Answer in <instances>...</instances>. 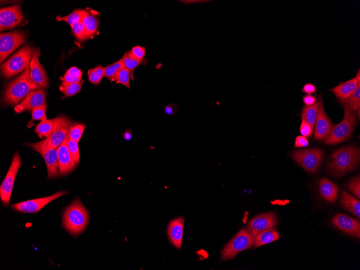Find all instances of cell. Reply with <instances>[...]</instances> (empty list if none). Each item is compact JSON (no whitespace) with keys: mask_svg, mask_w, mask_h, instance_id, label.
Returning <instances> with one entry per match:
<instances>
[{"mask_svg":"<svg viewBox=\"0 0 360 270\" xmlns=\"http://www.w3.org/2000/svg\"><path fill=\"white\" fill-rule=\"evenodd\" d=\"M124 68L122 59L104 68V77L112 80L115 76L122 68Z\"/></svg>","mask_w":360,"mask_h":270,"instance_id":"cell-33","label":"cell"},{"mask_svg":"<svg viewBox=\"0 0 360 270\" xmlns=\"http://www.w3.org/2000/svg\"><path fill=\"white\" fill-rule=\"evenodd\" d=\"M68 193V192L67 191H59L50 196L26 200V202L12 204L10 206L13 210L20 212L36 213L53 200L65 196Z\"/></svg>","mask_w":360,"mask_h":270,"instance_id":"cell-12","label":"cell"},{"mask_svg":"<svg viewBox=\"0 0 360 270\" xmlns=\"http://www.w3.org/2000/svg\"><path fill=\"white\" fill-rule=\"evenodd\" d=\"M69 139L68 132L64 140L58 148L59 162V175L64 176L72 172L78 166L68 150V143Z\"/></svg>","mask_w":360,"mask_h":270,"instance_id":"cell-16","label":"cell"},{"mask_svg":"<svg viewBox=\"0 0 360 270\" xmlns=\"http://www.w3.org/2000/svg\"><path fill=\"white\" fill-rule=\"evenodd\" d=\"M332 222L339 230L360 239V224L354 218L346 214H338L332 219Z\"/></svg>","mask_w":360,"mask_h":270,"instance_id":"cell-17","label":"cell"},{"mask_svg":"<svg viewBox=\"0 0 360 270\" xmlns=\"http://www.w3.org/2000/svg\"><path fill=\"white\" fill-rule=\"evenodd\" d=\"M280 238L279 233L273 229L262 232L254 238V246L258 248L267 244Z\"/></svg>","mask_w":360,"mask_h":270,"instance_id":"cell-25","label":"cell"},{"mask_svg":"<svg viewBox=\"0 0 360 270\" xmlns=\"http://www.w3.org/2000/svg\"><path fill=\"white\" fill-rule=\"evenodd\" d=\"M87 10H75L70 14L62 18V20H64L72 26L75 24L82 22L83 18L86 16Z\"/></svg>","mask_w":360,"mask_h":270,"instance_id":"cell-34","label":"cell"},{"mask_svg":"<svg viewBox=\"0 0 360 270\" xmlns=\"http://www.w3.org/2000/svg\"><path fill=\"white\" fill-rule=\"evenodd\" d=\"M132 136V133L131 130H128L124 132L122 134L123 138L126 140H130Z\"/></svg>","mask_w":360,"mask_h":270,"instance_id":"cell-47","label":"cell"},{"mask_svg":"<svg viewBox=\"0 0 360 270\" xmlns=\"http://www.w3.org/2000/svg\"><path fill=\"white\" fill-rule=\"evenodd\" d=\"M340 204L344 210L354 214L358 219H360V202L359 199L352 196L347 192L342 190Z\"/></svg>","mask_w":360,"mask_h":270,"instance_id":"cell-23","label":"cell"},{"mask_svg":"<svg viewBox=\"0 0 360 270\" xmlns=\"http://www.w3.org/2000/svg\"><path fill=\"white\" fill-rule=\"evenodd\" d=\"M54 126V120H46L41 121L34 131L40 138H47L52 134Z\"/></svg>","mask_w":360,"mask_h":270,"instance_id":"cell-27","label":"cell"},{"mask_svg":"<svg viewBox=\"0 0 360 270\" xmlns=\"http://www.w3.org/2000/svg\"><path fill=\"white\" fill-rule=\"evenodd\" d=\"M358 81L356 78L346 82L340 83L338 86L329 90L337 98L343 100L348 99L354 92L358 84Z\"/></svg>","mask_w":360,"mask_h":270,"instance_id":"cell-21","label":"cell"},{"mask_svg":"<svg viewBox=\"0 0 360 270\" xmlns=\"http://www.w3.org/2000/svg\"><path fill=\"white\" fill-rule=\"evenodd\" d=\"M47 106L46 100V92L43 89L34 91L15 107L16 112L18 114L25 112H30L34 108L42 106Z\"/></svg>","mask_w":360,"mask_h":270,"instance_id":"cell-18","label":"cell"},{"mask_svg":"<svg viewBox=\"0 0 360 270\" xmlns=\"http://www.w3.org/2000/svg\"><path fill=\"white\" fill-rule=\"evenodd\" d=\"M68 146L74 160L78 164L80 162V154L78 142L68 139Z\"/></svg>","mask_w":360,"mask_h":270,"instance_id":"cell-37","label":"cell"},{"mask_svg":"<svg viewBox=\"0 0 360 270\" xmlns=\"http://www.w3.org/2000/svg\"><path fill=\"white\" fill-rule=\"evenodd\" d=\"M88 80L92 84L98 85L105 76L104 68L100 66L90 69L88 72Z\"/></svg>","mask_w":360,"mask_h":270,"instance_id":"cell-30","label":"cell"},{"mask_svg":"<svg viewBox=\"0 0 360 270\" xmlns=\"http://www.w3.org/2000/svg\"><path fill=\"white\" fill-rule=\"evenodd\" d=\"M54 120V129L52 134L44 140L47 146L58 148L64 142L72 122L64 116H60Z\"/></svg>","mask_w":360,"mask_h":270,"instance_id":"cell-9","label":"cell"},{"mask_svg":"<svg viewBox=\"0 0 360 270\" xmlns=\"http://www.w3.org/2000/svg\"><path fill=\"white\" fill-rule=\"evenodd\" d=\"M82 82L66 83L62 82L60 87V91L63 92L66 98L74 96L81 91Z\"/></svg>","mask_w":360,"mask_h":270,"instance_id":"cell-29","label":"cell"},{"mask_svg":"<svg viewBox=\"0 0 360 270\" xmlns=\"http://www.w3.org/2000/svg\"><path fill=\"white\" fill-rule=\"evenodd\" d=\"M22 162L18 152L13 156L9 170L0 188V198L4 206H8L10 202L14 184Z\"/></svg>","mask_w":360,"mask_h":270,"instance_id":"cell-10","label":"cell"},{"mask_svg":"<svg viewBox=\"0 0 360 270\" xmlns=\"http://www.w3.org/2000/svg\"><path fill=\"white\" fill-rule=\"evenodd\" d=\"M278 220L274 212L262 214L255 217L247 224V230L254 238L256 235L266 230L273 229Z\"/></svg>","mask_w":360,"mask_h":270,"instance_id":"cell-14","label":"cell"},{"mask_svg":"<svg viewBox=\"0 0 360 270\" xmlns=\"http://www.w3.org/2000/svg\"><path fill=\"white\" fill-rule=\"evenodd\" d=\"M82 22L85 26L88 38L94 36L98 30L99 25L98 19L88 11L82 20Z\"/></svg>","mask_w":360,"mask_h":270,"instance_id":"cell-26","label":"cell"},{"mask_svg":"<svg viewBox=\"0 0 360 270\" xmlns=\"http://www.w3.org/2000/svg\"><path fill=\"white\" fill-rule=\"evenodd\" d=\"M302 92L308 94H311L316 92V87L311 83H308L304 86Z\"/></svg>","mask_w":360,"mask_h":270,"instance_id":"cell-46","label":"cell"},{"mask_svg":"<svg viewBox=\"0 0 360 270\" xmlns=\"http://www.w3.org/2000/svg\"><path fill=\"white\" fill-rule=\"evenodd\" d=\"M302 100L306 106H313L317 100L315 96H312L310 94L304 96Z\"/></svg>","mask_w":360,"mask_h":270,"instance_id":"cell-45","label":"cell"},{"mask_svg":"<svg viewBox=\"0 0 360 270\" xmlns=\"http://www.w3.org/2000/svg\"><path fill=\"white\" fill-rule=\"evenodd\" d=\"M26 40V34L22 32H2L0 34V61H1V64H2L9 55L17 48L24 44Z\"/></svg>","mask_w":360,"mask_h":270,"instance_id":"cell-11","label":"cell"},{"mask_svg":"<svg viewBox=\"0 0 360 270\" xmlns=\"http://www.w3.org/2000/svg\"><path fill=\"white\" fill-rule=\"evenodd\" d=\"M66 74H67L73 78H82V72L79 68L76 67H72L69 68L68 70L66 72Z\"/></svg>","mask_w":360,"mask_h":270,"instance_id":"cell-43","label":"cell"},{"mask_svg":"<svg viewBox=\"0 0 360 270\" xmlns=\"http://www.w3.org/2000/svg\"><path fill=\"white\" fill-rule=\"evenodd\" d=\"M318 99L320 102V106L314 128V136L317 140H325L330 134L334 126L325 112L322 96H318Z\"/></svg>","mask_w":360,"mask_h":270,"instance_id":"cell-15","label":"cell"},{"mask_svg":"<svg viewBox=\"0 0 360 270\" xmlns=\"http://www.w3.org/2000/svg\"><path fill=\"white\" fill-rule=\"evenodd\" d=\"M360 150L356 147L338 149L330 156L328 171L332 175L342 176L356 168L360 163Z\"/></svg>","mask_w":360,"mask_h":270,"instance_id":"cell-2","label":"cell"},{"mask_svg":"<svg viewBox=\"0 0 360 270\" xmlns=\"http://www.w3.org/2000/svg\"><path fill=\"white\" fill-rule=\"evenodd\" d=\"M319 106L320 102L318 99L314 105L304 106L301 112L302 120L306 121L310 124L314 130L317 119L318 110H319Z\"/></svg>","mask_w":360,"mask_h":270,"instance_id":"cell-24","label":"cell"},{"mask_svg":"<svg viewBox=\"0 0 360 270\" xmlns=\"http://www.w3.org/2000/svg\"><path fill=\"white\" fill-rule=\"evenodd\" d=\"M254 238L247 230L242 229L224 246L222 252L221 260H232L240 252L252 248Z\"/></svg>","mask_w":360,"mask_h":270,"instance_id":"cell-6","label":"cell"},{"mask_svg":"<svg viewBox=\"0 0 360 270\" xmlns=\"http://www.w3.org/2000/svg\"><path fill=\"white\" fill-rule=\"evenodd\" d=\"M356 78L358 81L360 82V69H359V70H358V74H356Z\"/></svg>","mask_w":360,"mask_h":270,"instance_id":"cell-48","label":"cell"},{"mask_svg":"<svg viewBox=\"0 0 360 270\" xmlns=\"http://www.w3.org/2000/svg\"><path fill=\"white\" fill-rule=\"evenodd\" d=\"M340 104H344L352 110H356L360 106V82L354 92L348 99L340 100Z\"/></svg>","mask_w":360,"mask_h":270,"instance_id":"cell-28","label":"cell"},{"mask_svg":"<svg viewBox=\"0 0 360 270\" xmlns=\"http://www.w3.org/2000/svg\"><path fill=\"white\" fill-rule=\"evenodd\" d=\"M30 72V66L6 88L4 96L6 104L16 106L31 92L42 89V87L31 78Z\"/></svg>","mask_w":360,"mask_h":270,"instance_id":"cell-1","label":"cell"},{"mask_svg":"<svg viewBox=\"0 0 360 270\" xmlns=\"http://www.w3.org/2000/svg\"><path fill=\"white\" fill-rule=\"evenodd\" d=\"M309 144V142L306 137L302 136H298L295 140L294 148H306Z\"/></svg>","mask_w":360,"mask_h":270,"instance_id":"cell-42","label":"cell"},{"mask_svg":"<svg viewBox=\"0 0 360 270\" xmlns=\"http://www.w3.org/2000/svg\"><path fill=\"white\" fill-rule=\"evenodd\" d=\"M38 51L34 54L30 63V75L31 78L37 84L44 88L49 86L47 74L39 61Z\"/></svg>","mask_w":360,"mask_h":270,"instance_id":"cell-19","label":"cell"},{"mask_svg":"<svg viewBox=\"0 0 360 270\" xmlns=\"http://www.w3.org/2000/svg\"><path fill=\"white\" fill-rule=\"evenodd\" d=\"M124 68L128 69L130 72H133L139 66L142 62V60H137L134 58L130 52H128L124 54L122 58Z\"/></svg>","mask_w":360,"mask_h":270,"instance_id":"cell-32","label":"cell"},{"mask_svg":"<svg viewBox=\"0 0 360 270\" xmlns=\"http://www.w3.org/2000/svg\"><path fill=\"white\" fill-rule=\"evenodd\" d=\"M130 52L134 58L140 60H143L145 54H146V50H145V48L140 46H136L134 47Z\"/></svg>","mask_w":360,"mask_h":270,"instance_id":"cell-40","label":"cell"},{"mask_svg":"<svg viewBox=\"0 0 360 270\" xmlns=\"http://www.w3.org/2000/svg\"><path fill=\"white\" fill-rule=\"evenodd\" d=\"M314 130L310 126V124L306 121L302 120L300 132L302 136L304 137H310L313 134Z\"/></svg>","mask_w":360,"mask_h":270,"instance_id":"cell-41","label":"cell"},{"mask_svg":"<svg viewBox=\"0 0 360 270\" xmlns=\"http://www.w3.org/2000/svg\"><path fill=\"white\" fill-rule=\"evenodd\" d=\"M72 28L74 36L78 40L83 41L88 39L85 26L82 22L74 24L72 26Z\"/></svg>","mask_w":360,"mask_h":270,"instance_id":"cell-36","label":"cell"},{"mask_svg":"<svg viewBox=\"0 0 360 270\" xmlns=\"http://www.w3.org/2000/svg\"><path fill=\"white\" fill-rule=\"evenodd\" d=\"M184 219L182 217L172 220L168 226V234L171 244L178 249L182 248Z\"/></svg>","mask_w":360,"mask_h":270,"instance_id":"cell-20","label":"cell"},{"mask_svg":"<svg viewBox=\"0 0 360 270\" xmlns=\"http://www.w3.org/2000/svg\"><path fill=\"white\" fill-rule=\"evenodd\" d=\"M88 222V212L80 198L77 197L64 213V227L69 233L76 236L86 230Z\"/></svg>","mask_w":360,"mask_h":270,"instance_id":"cell-3","label":"cell"},{"mask_svg":"<svg viewBox=\"0 0 360 270\" xmlns=\"http://www.w3.org/2000/svg\"><path fill=\"white\" fill-rule=\"evenodd\" d=\"M341 104L344 112V120L340 124L334 126L330 134L324 140L326 144H337L348 140L356 126L358 118L354 110L344 104Z\"/></svg>","mask_w":360,"mask_h":270,"instance_id":"cell-4","label":"cell"},{"mask_svg":"<svg viewBox=\"0 0 360 270\" xmlns=\"http://www.w3.org/2000/svg\"><path fill=\"white\" fill-rule=\"evenodd\" d=\"M24 18L20 5H14L0 10V30L14 28L22 22Z\"/></svg>","mask_w":360,"mask_h":270,"instance_id":"cell-13","label":"cell"},{"mask_svg":"<svg viewBox=\"0 0 360 270\" xmlns=\"http://www.w3.org/2000/svg\"><path fill=\"white\" fill-rule=\"evenodd\" d=\"M323 152L318 149H306L296 151L292 155L294 160L304 170L316 172L322 162Z\"/></svg>","mask_w":360,"mask_h":270,"instance_id":"cell-8","label":"cell"},{"mask_svg":"<svg viewBox=\"0 0 360 270\" xmlns=\"http://www.w3.org/2000/svg\"><path fill=\"white\" fill-rule=\"evenodd\" d=\"M178 106L176 104L172 103H170L169 104L165 106L164 112L168 116H174L178 112Z\"/></svg>","mask_w":360,"mask_h":270,"instance_id":"cell-44","label":"cell"},{"mask_svg":"<svg viewBox=\"0 0 360 270\" xmlns=\"http://www.w3.org/2000/svg\"><path fill=\"white\" fill-rule=\"evenodd\" d=\"M348 188L358 198H360V177L352 178L347 186Z\"/></svg>","mask_w":360,"mask_h":270,"instance_id":"cell-39","label":"cell"},{"mask_svg":"<svg viewBox=\"0 0 360 270\" xmlns=\"http://www.w3.org/2000/svg\"><path fill=\"white\" fill-rule=\"evenodd\" d=\"M26 145L38 152L44 158L48 170V178L52 179L56 178L59 173L58 148H48L44 140Z\"/></svg>","mask_w":360,"mask_h":270,"instance_id":"cell-7","label":"cell"},{"mask_svg":"<svg viewBox=\"0 0 360 270\" xmlns=\"http://www.w3.org/2000/svg\"><path fill=\"white\" fill-rule=\"evenodd\" d=\"M36 52L34 48L31 46L22 48L2 66L4 77L10 79L26 70L30 66L34 55Z\"/></svg>","mask_w":360,"mask_h":270,"instance_id":"cell-5","label":"cell"},{"mask_svg":"<svg viewBox=\"0 0 360 270\" xmlns=\"http://www.w3.org/2000/svg\"><path fill=\"white\" fill-rule=\"evenodd\" d=\"M86 128L84 124L79 122L72 124L68 130L69 139L79 142Z\"/></svg>","mask_w":360,"mask_h":270,"instance_id":"cell-31","label":"cell"},{"mask_svg":"<svg viewBox=\"0 0 360 270\" xmlns=\"http://www.w3.org/2000/svg\"><path fill=\"white\" fill-rule=\"evenodd\" d=\"M319 186L320 193L324 199L330 203L336 202L338 196V186L336 184L322 178L320 180Z\"/></svg>","mask_w":360,"mask_h":270,"instance_id":"cell-22","label":"cell"},{"mask_svg":"<svg viewBox=\"0 0 360 270\" xmlns=\"http://www.w3.org/2000/svg\"><path fill=\"white\" fill-rule=\"evenodd\" d=\"M130 72L126 68H124L118 72L112 79L116 84H121L130 89Z\"/></svg>","mask_w":360,"mask_h":270,"instance_id":"cell-35","label":"cell"},{"mask_svg":"<svg viewBox=\"0 0 360 270\" xmlns=\"http://www.w3.org/2000/svg\"><path fill=\"white\" fill-rule=\"evenodd\" d=\"M47 106H44L36 108L32 110V122L34 120H46V110Z\"/></svg>","mask_w":360,"mask_h":270,"instance_id":"cell-38","label":"cell"}]
</instances>
